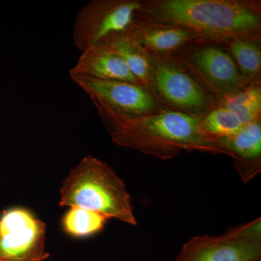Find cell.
Segmentation results:
<instances>
[{
	"instance_id": "6da1fadb",
	"label": "cell",
	"mask_w": 261,
	"mask_h": 261,
	"mask_svg": "<svg viewBox=\"0 0 261 261\" xmlns=\"http://www.w3.org/2000/svg\"><path fill=\"white\" fill-rule=\"evenodd\" d=\"M139 18L181 25L201 43L227 45L236 39L260 41V1L252 0H146Z\"/></svg>"
},
{
	"instance_id": "7a4b0ae2",
	"label": "cell",
	"mask_w": 261,
	"mask_h": 261,
	"mask_svg": "<svg viewBox=\"0 0 261 261\" xmlns=\"http://www.w3.org/2000/svg\"><path fill=\"white\" fill-rule=\"evenodd\" d=\"M200 120L163 110L149 116L104 118L102 121L116 145L161 160L172 159L183 150L229 156L226 150L202 135Z\"/></svg>"
},
{
	"instance_id": "3957f363",
	"label": "cell",
	"mask_w": 261,
	"mask_h": 261,
	"mask_svg": "<svg viewBox=\"0 0 261 261\" xmlns=\"http://www.w3.org/2000/svg\"><path fill=\"white\" fill-rule=\"evenodd\" d=\"M61 207H79L107 219L136 226L132 199L126 185L111 166L92 155L84 158L60 189Z\"/></svg>"
},
{
	"instance_id": "277c9868",
	"label": "cell",
	"mask_w": 261,
	"mask_h": 261,
	"mask_svg": "<svg viewBox=\"0 0 261 261\" xmlns=\"http://www.w3.org/2000/svg\"><path fill=\"white\" fill-rule=\"evenodd\" d=\"M149 54L146 88L163 109L202 118L215 107L210 94L175 57Z\"/></svg>"
},
{
	"instance_id": "5b68a950",
	"label": "cell",
	"mask_w": 261,
	"mask_h": 261,
	"mask_svg": "<svg viewBox=\"0 0 261 261\" xmlns=\"http://www.w3.org/2000/svg\"><path fill=\"white\" fill-rule=\"evenodd\" d=\"M172 56L200 82L215 103L252 83L241 74L225 47L219 44L197 43Z\"/></svg>"
},
{
	"instance_id": "8992f818",
	"label": "cell",
	"mask_w": 261,
	"mask_h": 261,
	"mask_svg": "<svg viewBox=\"0 0 261 261\" xmlns=\"http://www.w3.org/2000/svg\"><path fill=\"white\" fill-rule=\"evenodd\" d=\"M97 108L101 119L149 116L163 111L145 86L101 80L82 75H70Z\"/></svg>"
},
{
	"instance_id": "52a82bcc",
	"label": "cell",
	"mask_w": 261,
	"mask_h": 261,
	"mask_svg": "<svg viewBox=\"0 0 261 261\" xmlns=\"http://www.w3.org/2000/svg\"><path fill=\"white\" fill-rule=\"evenodd\" d=\"M142 9L139 0H91L80 10L73 29L74 45L84 51L108 36L126 32Z\"/></svg>"
},
{
	"instance_id": "ba28073f",
	"label": "cell",
	"mask_w": 261,
	"mask_h": 261,
	"mask_svg": "<svg viewBox=\"0 0 261 261\" xmlns=\"http://www.w3.org/2000/svg\"><path fill=\"white\" fill-rule=\"evenodd\" d=\"M46 224L22 207L0 214V261H44Z\"/></svg>"
},
{
	"instance_id": "9c48e42d",
	"label": "cell",
	"mask_w": 261,
	"mask_h": 261,
	"mask_svg": "<svg viewBox=\"0 0 261 261\" xmlns=\"http://www.w3.org/2000/svg\"><path fill=\"white\" fill-rule=\"evenodd\" d=\"M261 258V241L243 238L235 228L220 236H196L175 261H250Z\"/></svg>"
},
{
	"instance_id": "30bf717a",
	"label": "cell",
	"mask_w": 261,
	"mask_h": 261,
	"mask_svg": "<svg viewBox=\"0 0 261 261\" xmlns=\"http://www.w3.org/2000/svg\"><path fill=\"white\" fill-rule=\"evenodd\" d=\"M125 33L149 53L163 56H174L193 44L201 43L195 33L181 25L140 18Z\"/></svg>"
},
{
	"instance_id": "8fae6325",
	"label": "cell",
	"mask_w": 261,
	"mask_h": 261,
	"mask_svg": "<svg viewBox=\"0 0 261 261\" xmlns=\"http://www.w3.org/2000/svg\"><path fill=\"white\" fill-rule=\"evenodd\" d=\"M233 159L234 167L244 182L255 177L261 171V120L245 125L229 137L215 141Z\"/></svg>"
},
{
	"instance_id": "7c38bea8",
	"label": "cell",
	"mask_w": 261,
	"mask_h": 261,
	"mask_svg": "<svg viewBox=\"0 0 261 261\" xmlns=\"http://www.w3.org/2000/svg\"><path fill=\"white\" fill-rule=\"evenodd\" d=\"M72 75L141 84L120 57L99 46L82 51L76 64L70 70Z\"/></svg>"
},
{
	"instance_id": "4fadbf2b",
	"label": "cell",
	"mask_w": 261,
	"mask_h": 261,
	"mask_svg": "<svg viewBox=\"0 0 261 261\" xmlns=\"http://www.w3.org/2000/svg\"><path fill=\"white\" fill-rule=\"evenodd\" d=\"M97 46L105 48L120 57L129 68L132 74L146 87L150 72L149 54L139 43L124 32L108 36Z\"/></svg>"
},
{
	"instance_id": "5bb4252c",
	"label": "cell",
	"mask_w": 261,
	"mask_h": 261,
	"mask_svg": "<svg viewBox=\"0 0 261 261\" xmlns=\"http://www.w3.org/2000/svg\"><path fill=\"white\" fill-rule=\"evenodd\" d=\"M215 106L223 107L238 115L244 125L261 120V82H252L236 93L222 98Z\"/></svg>"
},
{
	"instance_id": "9a60e30c",
	"label": "cell",
	"mask_w": 261,
	"mask_h": 261,
	"mask_svg": "<svg viewBox=\"0 0 261 261\" xmlns=\"http://www.w3.org/2000/svg\"><path fill=\"white\" fill-rule=\"evenodd\" d=\"M232 57L241 74L250 82L260 81L261 47L260 41L236 39L224 46Z\"/></svg>"
},
{
	"instance_id": "2e32d148",
	"label": "cell",
	"mask_w": 261,
	"mask_h": 261,
	"mask_svg": "<svg viewBox=\"0 0 261 261\" xmlns=\"http://www.w3.org/2000/svg\"><path fill=\"white\" fill-rule=\"evenodd\" d=\"M245 126L236 113L219 106H215L200 120L201 132L211 142L229 137Z\"/></svg>"
},
{
	"instance_id": "e0dca14e",
	"label": "cell",
	"mask_w": 261,
	"mask_h": 261,
	"mask_svg": "<svg viewBox=\"0 0 261 261\" xmlns=\"http://www.w3.org/2000/svg\"><path fill=\"white\" fill-rule=\"evenodd\" d=\"M108 220L106 216L94 211L71 207L63 216L62 225L70 236L83 238L102 231Z\"/></svg>"
},
{
	"instance_id": "ac0fdd59",
	"label": "cell",
	"mask_w": 261,
	"mask_h": 261,
	"mask_svg": "<svg viewBox=\"0 0 261 261\" xmlns=\"http://www.w3.org/2000/svg\"><path fill=\"white\" fill-rule=\"evenodd\" d=\"M250 261H261V258L255 259V260H252Z\"/></svg>"
}]
</instances>
